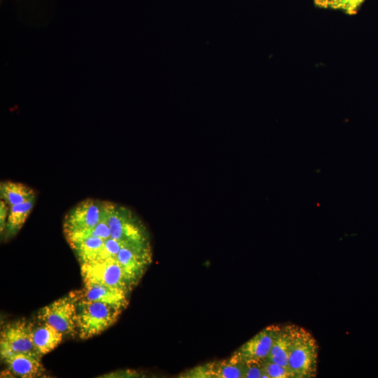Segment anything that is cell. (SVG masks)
Here are the masks:
<instances>
[{"mask_svg":"<svg viewBox=\"0 0 378 378\" xmlns=\"http://www.w3.org/2000/svg\"><path fill=\"white\" fill-rule=\"evenodd\" d=\"M83 283H94L118 287L131 291L133 286L127 279L116 258L80 263Z\"/></svg>","mask_w":378,"mask_h":378,"instance_id":"cell-5","label":"cell"},{"mask_svg":"<svg viewBox=\"0 0 378 378\" xmlns=\"http://www.w3.org/2000/svg\"><path fill=\"white\" fill-rule=\"evenodd\" d=\"M37 321L50 325L64 335H77V300L72 293L41 308Z\"/></svg>","mask_w":378,"mask_h":378,"instance_id":"cell-4","label":"cell"},{"mask_svg":"<svg viewBox=\"0 0 378 378\" xmlns=\"http://www.w3.org/2000/svg\"><path fill=\"white\" fill-rule=\"evenodd\" d=\"M9 211V206L8 204L4 201L3 200H1L0 201V232L2 234V232H4L7 218L8 215Z\"/></svg>","mask_w":378,"mask_h":378,"instance_id":"cell-20","label":"cell"},{"mask_svg":"<svg viewBox=\"0 0 378 378\" xmlns=\"http://www.w3.org/2000/svg\"><path fill=\"white\" fill-rule=\"evenodd\" d=\"M35 201L36 196H34L23 203L9 207L6 225L3 232L4 239L13 237L20 231L30 214Z\"/></svg>","mask_w":378,"mask_h":378,"instance_id":"cell-13","label":"cell"},{"mask_svg":"<svg viewBox=\"0 0 378 378\" xmlns=\"http://www.w3.org/2000/svg\"><path fill=\"white\" fill-rule=\"evenodd\" d=\"M290 326V344L288 368L293 378H313L317 374L318 345L305 328Z\"/></svg>","mask_w":378,"mask_h":378,"instance_id":"cell-2","label":"cell"},{"mask_svg":"<svg viewBox=\"0 0 378 378\" xmlns=\"http://www.w3.org/2000/svg\"><path fill=\"white\" fill-rule=\"evenodd\" d=\"M122 309L104 302H77V335L87 340L101 334L116 322Z\"/></svg>","mask_w":378,"mask_h":378,"instance_id":"cell-3","label":"cell"},{"mask_svg":"<svg viewBox=\"0 0 378 378\" xmlns=\"http://www.w3.org/2000/svg\"><path fill=\"white\" fill-rule=\"evenodd\" d=\"M364 0H330L328 8L340 9L349 14H354Z\"/></svg>","mask_w":378,"mask_h":378,"instance_id":"cell-18","label":"cell"},{"mask_svg":"<svg viewBox=\"0 0 378 378\" xmlns=\"http://www.w3.org/2000/svg\"><path fill=\"white\" fill-rule=\"evenodd\" d=\"M104 239L97 237H86L68 241L75 251L80 263L97 260L104 248Z\"/></svg>","mask_w":378,"mask_h":378,"instance_id":"cell-14","label":"cell"},{"mask_svg":"<svg viewBox=\"0 0 378 378\" xmlns=\"http://www.w3.org/2000/svg\"><path fill=\"white\" fill-rule=\"evenodd\" d=\"M290 344V326L287 325L281 328L267 359L277 363L289 370L288 356Z\"/></svg>","mask_w":378,"mask_h":378,"instance_id":"cell-16","label":"cell"},{"mask_svg":"<svg viewBox=\"0 0 378 378\" xmlns=\"http://www.w3.org/2000/svg\"><path fill=\"white\" fill-rule=\"evenodd\" d=\"M130 290L94 283H84L82 288L72 291L78 301H94L110 304L121 309L127 306Z\"/></svg>","mask_w":378,"mask_h":378,"instance_id":"cell-9","label":"cell"},{"mask_svg":"<svg viewBox=\"0 0 378 378\" xmlns=\"http://www.w3.org/2000/svg\"><path fill=\"white\" fill-rule=\"evenodd\" d=\"M110 237L134 248L151 251L148 232L142 222L129 209L104 201Z\"/></svg>","mask_w":378,"mask_h":378,"instance_id":"cell-1","label":"cell"},{"mask_svg":"<svg viewBox=\"0 0 378 378\" xmlns=\"http://www.w3.org/2000/svg\"><path fill=\"white\" fill-rule=\"evenodd\" d=\"M263 362H248L244 363V378H268L262 368Z\"/></svg>","mask_w":378,"mask_h":378,"instance_id":"cell-19","label":"cell"},{"mask_svg":"<svg viewBox=\"0 0 378 378\" xmlns=\"http://www.w3.org/2000/svg\"><path fill=\"white\" fill-rule=\"evenodd\" d=\"M330 0H314L315 4L323 8H328V4Z\"/></svg>","mask_w":378,"mask_h":378,"instance_id":"cell-21","label":"cell"},{"mask_svg":"<svg viewBox=\"0 0 378 378\" xmlns=\"http://www.w3.org/2000/svg\"><path fill=\"white\" fill-rule=\"evenodd\" d=\"M34 326V323L26 318H20L7 323L2 327L0 337L1 360L20 353L38 355L32 342L31 332Z\"/></svg>","mask_w":378,"mask_h":378,"instance_id":"cell-6","label":"cell"},{"mask_svg":"<svg viewBox=\"0 0 378 378\" xmlns=\"http://www.w3.org/2000/svg\"><path fill=\"white\" fill-rule=\"evenodd\" d=\"M262 368L268 378H293L287 368L267 359L263 361Z\"/></svg>","mask_w":378,"mask_h":378,"instance_id":"cell-17","label":"cell"},{"mask_svg":"<svg viewBox=\"0 0 378 378\" xmlns=\"http://www.w3.org/2000/svg\"><path fill=\"white\" fill-rule=\"evenodd\" d=\"M151 258V251L139 250L125 245L119 251L116 260L134 287L144 274Z\"/></svg>","mask_w":378,"mask_h":378,"instance_id":"cell-10","label":"cell"},{"mask_svg":"<svg viewBox=\"0 0 378 378\" xmlns=\"http://www.w3.org/2000/svg\"><path fill=\"white\" fill-rule=\"evenodd\" d=\"M281 328L277 325L265 327L239 346L229 358L241 363L263 362L268 357Z\"/></svg>","mask_w":378,"mask_h":378,"instance_id":"cell-7","label":"cell"},{"mask_svg":"<svg viewBox=\"0 0 378 378\" xmlns=\"http://www.w3.org/2000/svg\"><path fill=\"white\" fill-rule=\"evenodd\" d=\"M41 358L34 354L20 353L2 360L12 374L22 378H33L41 376L46 371Z\"/></svg>","mask_w":378,"mask_h":378,"instance_id":"cell-11","label":"cell"},{"mask_svg":"<svg viewBox=\"0 0 378 378\" xmlns=\"http://www.w3.org/2000/svg\"><path fill=\"white\" fill-rule=\"evenodd\" d=\"M34 196H36L34 190L24 183L11 181L1 182V200L9 207L23 203Z\"/></svg>","mask_w":378,"mask_h":378,"instance_id":"cell-15","label":"cell"},{"mask_svg":"<svg viewBox=\"0 0 378 378\" xmlns=\"http://www.w3.org/2000/svg\"><path fill=\"white\" fill-rule=\"evenodd\" d=\"M64 335L46 323L34 324L31 337L36 352L42 357L54 350L62 341Z\"/></svg>","mask_w":378,"mask_h":378,"instance_id":"cell-12","label":"cell"},{"mask_svg":"<svg viewBox=\"0 0 378 378\" xmlns=\"http://www.w3.org/2000/svg\"><path fill=\"white\" fill-rule=\"evenodd\" d=\"M102 216V200L88 198L78 202L64 218V236L94 227L101 220Z\"/></svg>","mask_w":378,"mask_h":378,"instance_id":"cell-8","label":"cell"}]
</instances>
